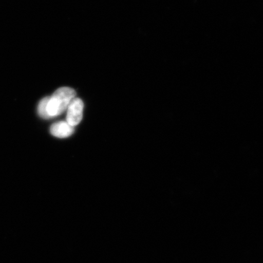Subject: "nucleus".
I'll list each match as a JSON object with an SVG mask.
<instances>
[{"instance_id":"obj_3","label":"nucleus","mask_w":263,"mask_h":263,"mask_svg":"<svg viewBox=\"0 0 263 263\" xmlns=\"http://www.w3.org/2000/svg\"><path fill=\"white\" fill-rule=\"evenodd\" d=\"M50 133L55 137H68L73 134L74 127L71 126L67 121H59L52 125Z\"/></svg>"},{"instance_id":"obj_4","label":"nucleus","mask_w":263,"mask_h":263,"mask_svg":"<svg viewBox=\"0 0 263 263\" xmlns=\"http://www.w3.org/2000/svg\"><path fill=\"white\" fill-rule=\"evenodd\" d=\"M48 100V97L43 98L39 104L38 106V113L41 117L44 118V119H49L48 114L47 113V104Z\"/></svg>"},{"instance_id":"obj_1","label":"nucleus","mask_w":263,"mask_h":263,"mask_svg":"<svg viewBox=\"0 0 263 263\" xmlns=\"http://www.w3.org/2000/svg\"><path fill=\"white\" fill-rule=\"evenodd\" d=\"M76 91L70 87H61L48 97L47 113L49 118L59 116L68 108L71 101L75 98Z\"/></svg>"},{"instance_id":"obj_2","label":"nucleus","mask_w":263,"mask_h":263,"mask_svg":"<svg viewBox=\"0 0 263 263\" xmlns=\"http://www.w3.org/2000/svg\"><path fill=\"white\" fill-rule=\"evenodd\" d=\"M83 102L80 98H74L67 108V122L71 126H77L83 117Z\"/></svg>"}]
</instances>
